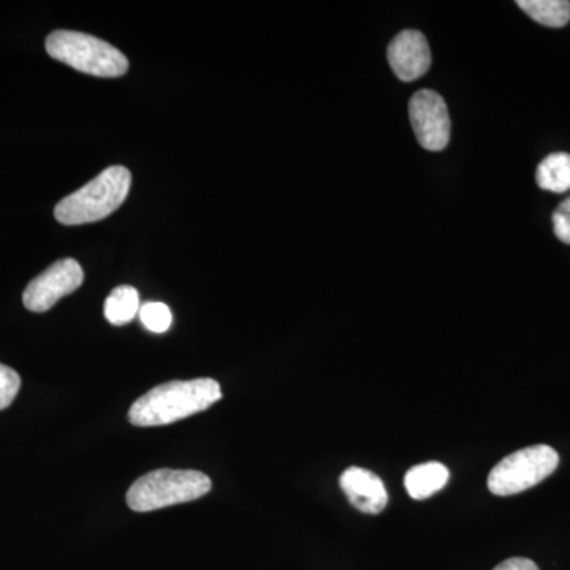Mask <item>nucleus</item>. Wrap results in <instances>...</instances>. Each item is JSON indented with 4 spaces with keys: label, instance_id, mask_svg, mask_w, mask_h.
Returning <instances> with one entry per match:
<instances>
[{
    "label": "nucleus",
    "instance_id": "obj_17",
    "mask_svg": "<svg viewBox=\"0 0 570 570\" xmlns=\"http://www.w3.org/2000/svg\"><path fill=\"white\" fill-rule=\"evenodd\" d=\"M493 570H539V568L534 561L528 560V558H510Z\"/></svg>",
    "mask_w": 570,
    "mask_h": 570
},
{
    "label": "nucleus",
    "instance_id": "obj_9",
    "mask_svg": "<svg viewBox=\"0 0 570 570\" xmlns=\"http://www.w3.org/2000/svg\"><path fill=\"white\" fill-rule=\"evenodd\" d=\"M341 489L356 510L376 515L387 508L389 493L384 482L365 468L352 466L341 474Z\"/></svg>",
    "mask_w": 570,
    "mask_h": 570
},
{
    "label": "nucleus",
    "instance_id": "obj_10",
    "mask_svg": "<svg viewBox=\"0 0 570 570\" xmlns=\"http://www.w3.org/2000/svg\"><path fill=\"white\" fill-rule=\"evenodd\" d=\"M449 478L450 472L444 464L430 461V463L417 464V466L409 469L406 478H404V485H406L409 497L415 501H423L444 489Z\"/></svg>",
    "mask_w": 570,
    "mask_h": 570
},
{
    "label": "nucleus",
    "instance_id": "obj_3",
    "mask_svg": "<svg viewBox=\"0 0 570 570\" xmlns=\"http://www.w3.org/2000/svg\"><path fill=\"white\" fill-rule=\"evenodd\" d=\"M212 490V480L200 471L187 469H157L142 475L127 491V504L135 512L184 504L205 497Z\"/></svg>",
    "mask_w": 570,
    "mask_h": 570
},
{
    "label": "nucleus",
    "instance_id": "obj_15",
    "mask_svg": "<svg viewBox=\"0 0 570 570\" xmlns=\"http://www.w3.org/2000/svg\"><path fill=\"white\" fill-rule=\"evenodd\" d=\"M21 389V377L17 371L0 363V411L10 407Z\"/></svg>",
    "mask_w": 570,
    "mask_h": 570
},
{
    "label": "nucleus",
    "instance_id": "obj_6",
    "mask_svg": "<svg viewBox=\"0 0 570 570\" xmlns=\"http://www.w3.org/2000/svg\"><path fill=\"white\" fill-rule=\"evenodd\" d=\"M85 281V272L75 258H62L32 279L22 294V303L32 313H47L63 296L73 294Z\"/></svg>",
    "mask_w": 570,
    "mask_h": 570
},
{
    "label": "nucleus",
    "instance_id": "obj_4",
    "mask_svg": "<svg viewBox=\"0 0 570 570\" xmlns=\"http://www.w3.org/2000/svg\"><path fill=\"white\" fill-rule=\"evenodd\" d=\"M45 47L56 61L94 77H122L129 70V61L118 48L89 33L55 31L48 36Z\"/></svg>",
    "mask_w": 570,
    "mask_h": 570
},
{
    "label": "nucleus",
    "instance_id": "obj_13",
    "mask_svg": "<svg viewBox=\"0 0 570 570\" xmlns=\"http://www.w3.org/2000/svg\"><path fill=\"white\" fill-rule=\"evenodd\" d=\"M517 6L547 28H564L570 20L568 0H519Z\"/></svg>",
    "mask_w": 570,
    "mask_h": 570
},
{
    "label": "nucleus",
    "instance_id": "obj_2",
    "mask_svg": "<svg viewBox=\"0 0 570 570\" xmlns=\"http://www.w3.org/2000/svg\"><path fill=\"white\" fill-rule=\"evenodd\" d=\"M132 175L121 165L107 168L77 193L59 202L55 217L63 225L97 223L110 216L126 202Z\"/></svg>",
    "mask_w": 570,
    "mask_h": 570
},
{
    "label": "nucleus",
    "instance_id": "obj_14",
    "mask_svg": "<svg viewBox=\"0 0 570 570\" xmlns=\"http://www.w3.org/2000/svg\"><path fill=\"white\" fill-rule=\"evenodd\" d=\"M138 316H140L141 324L153 333L167 332L174 321L170 307L159 302L146 303L140 306Z\"/></svg>",
    "mask_w": 570,
    "mask_h": 570
},
{
    "label": "nucleus",
    "instance_id": "obj_7",
    "mask_svg": "<svg viewBox=\"0 0 570 570\" xmlns=\"http://www.w3.org/2000/svg\"><path fill=\"white\" fill-rule=\"evenodd\" d=\"M409 118L420 146L428 151H442L450 140L448 105L438 92L419 91L409 102Z\"/></svg>",
    "mask_w": 570,
    "mask_h": 570
},
{
    "label": "nucleus",
    "instance_id": "obj_11",
    "mask_svg": "<svg viewBox=\"0 0 570 570\" xmlns=\"http://www.w3.org/2000/svg\"><path fill=\"white\" fill-rule=\"evenodd\" d=\"M535 179L540 189L564 194L570 189V154L554 153L540 163Z\"/></svg>",
    "mask_w": 570,
    "mask_h": 570
},
{
    "label": "nucleus",
    "instance_id": "obj_12",
    "mask_svg": "<svg viewBox=\"0 0 570 570\" xmlns=\"http://www.w3.org/2000/svg\"><path fill=\"white\" fill-rule=\"evenodd\" d=\"M140 311V295L132 285H119L105 302V317L112 325L132 322Z\"/></svg>",
    "mask_w": 570,
    "mask_h": 570
},
{
    "label": "nucleus",
    "instance_id": "obj_5",
    "mask_svg": "<svg viewBox=\"0 0 570 570\" xmlns=\"http://www.w3.org/2000/svg\"><path fill=\"white\" fill-rule=\"evenodd\" d=\"M560 455L550 445L521 449L491 469L489 490L497 497H513L539 485L557 471Z\"/></svg>",
    "mask_w": 570,
    "mask_h": 570
},
{
    "label": "nucleus",
    "instance_id": "obj_16",
    "mask_svg": "<svg viewBox=\"0 0 570 570\" xmlns=\"http://www.w3.org/2000/svg\"><path fill=\"white\" fill-rule=\"evenodd\" d=\"M554 235L564 245H570V197L566 198L553 214Z\"/></svg>",
    "mask_w": 570,
    "mask_h": 570
},
{
    "label": "nucleus",
    "instance_id": "obj_1",
    "mask_svg": "<svg viewBox=\"0 0 570 570\" xmlns=\"http://www.w3.org/2000/svg\"><path fill=\"white\" fill-rule=\"evenodd\" d=\"M223 397L214 379L174 381L157 385L132 404L129 422L135 426H163L204 412Z\"/></svg>",
    "mask_w": 570,
    "mask_h": 570
},
{
    "label": "nucleus",
    "instance_id": "obj_8",
    "mask_svg": "<svg viewBox=\"0 0 570 570\" xmlns=\"http://www.w3.org/2000/svg\"><path fill=\"white\" fill-rule=\"evenodd\" d=\"M387 58L401 81H415L431 67L430 45L422 32L403 31L390 43Z\"/></svg>",
    "mask_w": 570,
    "mask_h": 570
}]
</instances>
